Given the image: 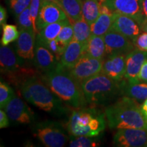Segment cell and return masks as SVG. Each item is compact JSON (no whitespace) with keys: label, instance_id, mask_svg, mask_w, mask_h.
Instances as JSON below:
<instances>
[{"label":"cell","instance_id":"cell-1","mask_svg":"<svg viewBox=\"0 0 147 147\" xmlns=\"http://www.w3.org/2000/svg\"><path fill=\"white\" fill-rule=\"evenodd\" d=\"M42 80L61 100L75 108L87 104L81 84L69 74L58 62L54 69L45 72Z\"/></svg>","mask_w":147,"mask_h":147},{"label":"cell","instance_id":"cell-2","mask_svg":"<svg viewBox=\"0 0 147 147\" xmlns=\"http://www.w3.org/2000/svg\"><path fill=\"white\" fill-rule=\"evenodd\" d=\"M104 114L110 129H147V116L139 102L130 97L123 96L108 106Z\"/></svg>","mask_w":147,"mask_h":147},{"label":"cell","instance_id":"cell-3","mask_svg":"<svg viewBox=\"0 0 147 147\" xmlns=\"http://www.w3.org/2000/svg\"><path fill=\"white\" fill-rule=\"evenodd\" d=\"M105 114L94 106L74 110L67 122V129L72 136L97 137L106 127Z\"/></svg>","mask_w":147,"mask_h":147},{"label":"cell","instance_id":"cell-4","mask_svg":"<svg viewBox=\"0 0 147 147\" xmlns=\"http://www.w3.org/2000/svg\"><path fill=\"white\" fill-rule=\"evenodd\" d=\"M23 98L40 109L51 113H62L64 108L59 97L42 80L36 76L28 78L21 84Z\"/></svg>","mask_w":147,"mask_h":147},{"label":"cell","instance_id":"cell-5","mask_svg":"<svg viewBox=\"0 0 147 147\" xmlns=\"http://www.w3.org/2000/svg\"><path fill=\"white\" fill-rule=\"evenodd\" d=\"M81 87L88 104L92 106L106 105L121 93L120 82L100 73L87 79Z\"/></svg>","mask_w":147,"mask_h":147},{"label":"cell","instance_id":"cell-6","mask_svg":"<svg viewBox=\"0 0 147 147\" xmlns=\"http://www.w3.org/2000/svg\"><path fill=\"white\" fill-rule=\"evenodd\" d=\"M35 136L47 147H62L68 140V137L57 123L45 122L35 128Z\"/></svg>","mask_w":147,"mask_h":147},{"label":"cell","instance_id":"cell-7","mask_svg":"<svg viewBox=\"0 0 147 147\" xmlns=\"http://www.w3.org/2000/svg\"><path fill=\"white\" fill-rule=\"evenodd\" d=\"M104 59H95L84 55L72 68L69 74L80 84L87 79L101 73Z\"/></svg>","mask_w":147,"mask_h":147},{"label":"cell","instance_id":"cell-8","mask_svg":"<svg viewBox=\"0 0 147 147\" xmlns=\"http://www.w3.org/2000/svg\"><path fill=\"white\" fill-rule=\"evenodd\" d=\"M100 4H105L113 13L128 16L140 25L144 20L141 0H99Z\"/></svg>","mask_w":147,"mask_h":147},{"label":"cell","instance_id":"cell-9","mask_svg":"<svg viewBox=\"0 0 147 147\" xmlns=\"http://www.w3.org/2000/svg\"><path fill=\"white\" fill-rule=\"evenodd\" d=\"M67 18V14L58 3L43 0L36 21L38 33L49 24L64 21Z\"/></svg>","mask_w":147,"mask_h":147},{"label":"cell","instance_id":"cell-10","mask_svg":"<svg viewBox=\"0 0 147 147\" xmlns=\"http://www.w3.org/2000/svg\"><path fill=\"white\" fill-rule=\"evenodd\" d=\"M114 144L120 147L147 146V129L126 128L118 129L113 139Z\"/></svg>","mask_w":147,"mask_h":147},{"label":"cell","instance_id":"cell-11","mask_svg":"<svg viewBox=\"0 0 147 147\" xmlns=\"http://www.w3.org/2000/svg\"><path fill=\"white\" fill-rule=\"evenodd\" d=\"M106 45V54H127L135 49L134 42L126 36L113 30L104 36Z\"/></svg>","mask_w":147,"mask_h":147},{"label":"cell","instance_id":"cell-12","mask_svg":"<svg viewBox=\"0 0 147 147\" xmlns=\"http://www.w3.org/2000/svg\"><path fill=\"white\" fill-rule=\"evenodd\" d=\"M110 30L120 33L133 42L142 32L140 25L136 20L128 16L119 13L113 14V24Z\"/></svg>","mask_w":147,"mask_h":147},{"label":"cell","instance_id":"cell-13","mask_svg":"<svg viewBox=\"0 0 147 147\" xmlns=\"http://www.w3.org/2000/svg\"><path fill=\"white\" fill-rule=\"evenodd\" d=\"M126 54L108 55L104 60L101 73L117 82L123 80L126 72Z\"/></svg>","mask_w":147,"mask_h":147},{"label":"cell","instance_id":"cell-14","mask_svg":"<svg viewBox=\"0 0 147 147\" xmlns=\"http://www.w3.org/2000/svg\"><path fill=\"white\" fill-rule=\"evenodd\" d=\"M3 110L11 121L18 123H30L34 119L30 109L19 97L14 96Z\"/></svg>","mask_w":147,"mask_h":147},{"label":"cell","instance_id":"cell-15","mask_svg":"<svg viewBox=\"0 0 147 147\" xmlns=\"http://www.w3.org/2000/svg\"><path fill=\"white\" fill-rule=\"evenodd\" d=\"M147 59V52L135 48L126 55V72L125 78L132 83L140 82L139 74L144 61Z\"/></svg>","mask_w":147,"mask_h":147},{"label":"cell","instance_id":"cell-16","mask_svg":"<svg viewBox=\"0 0 147 147\" xmlns=\"http://www.w3.org/2000/svg\"><path fill=\"white\" fill-rule=\"evenodd\" d=\"M16 42V52L23 59H33L36 45V33L34 29H22Z\"/></svg>","mask_w":147,"mask_h":147},{"label":"cell","instance_id":"cell-17","mask_svg":"<svg viewBox=\"0 0 147 147\" xmlns=\"http://www.w3.org/2000/svg\"><path fill=\"white\" fill-rule=\"evenodd\" d=\"M87 44L74 40H71L66 46L61 59L59 61L60 65L67 70L72 68L80 59L85 55Z\"/></svg>","mask_w":147,"mask_h":147},{"label":"cell","instance_id":"cell-18","mask_svg":"<svg viewBox=\"0 0 147 147\" xmlns=\"http://www.w3.org/2000/svg\"><path fill=\"white\" fill-rule=\"evenodd\" d=\"M23 59L11 47L1 46L0 48L1 72L5 74L15 72L21 69Z\"/></svg>","mask_w":147,"mask_h":147},{"label":"cell","instance_id":"cell-19","mask_svg":"<svg viewBox=\"0 0 147 147\" xmlns=\"http://www.w3.org/2000/svg\"><path fill=\"white\" fill-rule=\"evenodd\" d=\"M34 59L37 68L45 72L54 69L59 62L54 54L37 40Z\"/></svg>","mask_w":147,"mask_h":147},{"label":"cell","instance_id":"cell-20","mask_svg":"<svg viewBox=\"0 0 147 147\" xmlns=\"http://www.w3.org/2000/svg\"><path fill=\"white\" fill-rule=\"evenodd\" d=\"M121 93L136 100L139 103L144 102L147 99V83L146 82H129L125 78L120 82Z\"/></svg>","mask_w":147,"mask_h":147},{"label":"cell","instance_id":"cell-21","mask_svg":"<svg viewBox=\"0 0 147 147\" xmlns=\"http://www.w3.org/2000/svg\"><path fill=\"white\" fill-rule=\"evenodd\" d=\"M85 55L95 59L105 57L106 45L104 36L92 35L87 42Z\"/></svg>","mask_w":147,"mask_h":147},{"label":"cell","instance_id":"cell-22","mask_svg":"<svg viewBox=\"0 0 147 147\" xmlns=\"http://www.w3.org/2000/svg\"><path fill=\"white\" fill-rule=\"evenodd\" d=\"M60 6L71 24L82 18V0H61Z\"/></svg>","mask_w":147,"mask_h":147},{"label":"cell","instance_id":"cell-23","mask_svg":"<svg viewBox=\"0 0 147 147\" xmlns=\"http://www.w3.org/2000/svg\"><path fill=\"white\" fill-rule=\"evenodd\" d=\"M113 14L100 13L96 21L91 25L92 35L104 36L111 29Z\"/></svg>","mask_w":147,"mask_h":147},{"label":"cell","instance_id":"cell-24","mask_svg":"<svg viewBox=\"0 0 147 147\" xmlns=\"http://www.w3.org/2000/svg\"><path fill=\"white\" fill-rule=\"evenodd\" d=\"M82 18L90 25L96 21L100 14L99 0H82Z\"/></svg>","mask_w":147,"mask_h":147},{"label":"cell","instance_id":"cell-25","mask_svg":"<svg viewBox=\"0 0 147 147\" xmlns=\"http://www.w3.org/2000/svg\"><path fill=\"white\" fill-rule=\"evenodd\" d=\"M70 23L69 18L64 20V21L56 22V23L49 24L47 26L44 27L41 29L38 34H36V36L40 38V39L43 40H55L57 38V36L59 34V33L63 27L65 25Z\"/></svg>","mask_w":147,"mask_h":147},{"label":"cell","instance_id":"cell-26","mask_svg":"<svg viewBox=\"0 0 147 147\" xmlns=\"http://www.w3.org/2000/svg\"><path fill=\"white\" fill-rule=\"evenodd\" d=\"M71 25L74 29L73 40L82 43H87L92 36L91 25L83 18L74 22Z\"/></svg>","mask_w":147,"mask_h":147},{"label":"cell","instance_id":"cell-27","mask_svg":"<svg viewBox=\"0 0 147 147\" xmlns=\"http://www.w3.org/2000/svg\"><path fill=\"white\" fill-rule=\"evenodd\" d=\"M3 34L1 37V46H8L11 42L16 41L19 36L17 27L14 25L4 24L2 26Z\"/></svg>","mask_w":147,"mask_h":147},{"label":"cell","instance_id":"cell-28","mask_svg":"<svg viewBox=\"0 0 147 147\" xmlns=\"http://www.w3.org/2000/svg\"><path fill=\"white\" fill-rule=\"evenodd\" d=\"M36 40H38L40 43L47 47L49 50H50L54 54L57 60L58 61H59L62 55H63L64 52V50H65L66 47L65 45L61 43L57 39L47 41V40H43L40 39V38L36 36Z\"/></svg>","mask_w":147,"mask_h":147},{"label":"cell","instance_id":"cell-29","mask_svg":"<svg viewBox=\"0 0 147 147\" xmlns=\"http://www.w3.org/2000/svg\"><path fill=\"white\" fill-rule=\"evenodd\" d=\"M94 137L87 136H74L69 143L71 147H95L100 145Z\"/></svg>","mask_w":147,"mask_h":147},{"label":"cell","instance_id":"cell-30","mask_svg":"<svg viewBox=\"0 0 147 147\" xmlns=\"http://www.w3.org/2000/svg\"><path fill=\"white\" fill-rule=\"evenodd\" d=\"M14 97V91L12 88L4 82L1 81L0 82V108L1 109H3Z\"/></svg>","mask_w":147,"mask_h":147},{"label":"cell","instance_id":"cell-31","mask_svg":"<svg viewBox=\"0 0 147 147\" xmlns=\"http://www.w3.org/2000/svg\"><path fill=\"white\" fill-rule=\"evenodd\" d=\"M16 22H17L19 29H26L34 30L29 7L23 11L19 15L16 16Z\"/></svg>","mask_w":147,"mask_h":147},{"label":"cell","instance_id":"cell-32","mask_svg":"<svg viewBox=\"0 0 147 147\" xmlns=\"http://www.w3.org/2000/svg\"><path fill=\"white\" fill-rule=\"evenodd\" d=\"M74 38V29L73 26L71 23H69L67 25H65L59 34L56 38L59 42L62 43L63 45L67 46L70 42L71 40H73Z\"/></svg>","mask_w":147,"mask_h":147},{"label":"cell","instance_id":"cell-33","mask_svg":"<svg viewBox=\"0 0 147 147\" xmlns=\"http://www.w3.org/2000/svg\"><path fill=\"white\" fill-rule=\"evenodd\" d=\"M32 0H10V6L13 14L16 16L29 8Z\"/></svg>","mask_w":147,"mask_h":147},{"label":"cell","instance_id":"cell-34","mask_svg":"<svg viewBox=\"0 0 147 147\" xmlns=\"http://www.w3.org/2000/svg\"><path fill=\"white\" fill-rule=\"evenodd\" d=\"M42 1L43 0H32V2H31L30 5H29L31 16H32L33 24H34V32L36 33V34L38 33L36 28V21L38 14H39L40 9V7H41Z\"/></svg>","mask_w":147,"mask_h":147},{"label":"cell","instance_id":"cell-35","mask_svg":"<svg viewBox=\"0 0 147 147\" xmlns=\"http://www.w3.org/2000/svg\"><path fill=\"white\" fill-rule=\"evenodd\" d=\"M136 48L147 52V33L142 32L134 42Z\"/></svg>","mask_w":147,"mask_h":147},{"label":"cell","instance_id":"cell-36","mask_svg":"<svg viewBox=\"0 0 147 147\" xmlns=\"http://www.w3.org/2000/svg\"><path fill=\"white\" fill-rule=\"evenodd\" d=\"M10 121L9 117L7 114L4 111V110L1 109L0 110V128H5L9 126Z\"/></svg>","mask_w":147,"mask_h":147},{"label":"cell","instance_id":"cell-37","mask_svg":"<svg viewBox=\"0 0 147 147\" xmlns=\"http://www.w3.org/2000/svg\"><path fill=\"white\" fill-rule=\"evenodd\" d=\"M140 81L146 82L147 83V59L144 61L139 74Z\"/></svg>","mask_w":147,"mask_h":147},{"label":"cell","instance_id":"cell-38","mask_svg":"<svg viewBox=\"0 0 147 147\" xmlns=\"http://www.w3.org/2000/svg\"><path fill=\"white\" fill-rule=\"evenodd\" d=\"M7 18V12L5 9L3 8L2 5L0 6V25L2 27L4 24H5Z\"/></svg>","mask_w":147,"mask_h":147},{"label":"cell","instance_id":"cell-39","mask_svg":"<svg viewBox=\"0 0 147 147\" xmlns=\"http://www.w3.org/2000/svg\"><path fill=\"white\" fill-rule=\"evenodd\" d=\"M142 1V12L144 18L147 19V0H141Z\"/></svg>","mask_w":147,"mask_h":147},{"label":"cell","instance_id":"cell-40","mask_svg":"<svg viewBox=\"0 0 147 147\" xmlns=\"http://www.w3.org/2000/svg\"><path fill=\"white\" fill-rule=\"evenodd\" d=\"M140 27L143 32L147 33V19L146 18H144V20L142 21V23L140 24Z\"/></svg>","mask_w":147,"mask_h":147},{"label":"cell","instance_id":"cell-41","mask_svg":"<svg viewBox=\"0 0 147 147\" xmlns=\"http://www.w3.org/2000/svg\"><path fill=\"white\" fill-rule=\"evenodd\" d=\"M142 109L143 110V112L144 113L145 115L147 116V99L144 101V102L143 103V104L142 106Z\"/></svg>","mask_w":147,"mask_h":147},{"label":"cell","instance_id":"cell-42","mask_svg":"<svg viewBox=\"0 0 147 147\" xmlns=\"http://www.w3.org/2000/svg\"><path fill=\"white\" fill-rule=\"evenodd\" d=\"M47 1H54V2L58 3L59 5H60V2H61V0H47Z\"/></svg>","mask_w":147,"mask_h":147}]
</instances>
